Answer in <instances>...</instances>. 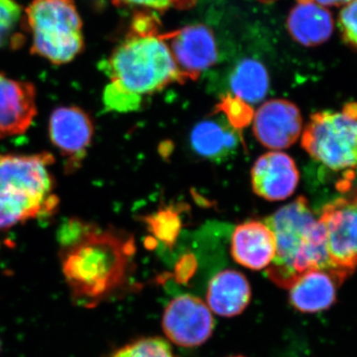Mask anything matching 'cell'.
<instances>
[{"label": "cell", "mask_w": 357, "mask_h": 357, "mask_svg": "<svg viewBox=\"0 0 357 357\" xmlns=\"http://www.w3.org/2000/svg\"><path fill=\"white\" fill-rule=\"evenodd\" d=\"M302 146L310 156L335 171L357 168V102L340 112L312 114L303 133Z\"/></svg>", "instance_id": "obj_5"}, {"label": "cell", "mask_w": 357, "mask_h": 357, "mask_svg": "<svg viewBox=\"0 0 357 357\" xmlns=\"http://www.w3.org/2000/svg\"><path fill=\"white\" fill-rule=\"evenodd\" d=\"M96 227V225L93 223L86 222L81 218H72L66 220L59 227L57 236H56L60 244L61 251L73 248L81 243Z\"/></svg>", "instance_id": "obj_23"}, {"label": "cell", "mask_w": 357, "mask_h": 357, "mask_svg": "<svg viewBox=\"0 0 357 357\" xmlns=\"http://www.w3.org/2000/svg\"><path fill=\"white\" fill-rule=\"evenodd\" d=\"M303 119L300 109L285 100L265 102L253 116L255 137L269 149L290 147L302 132Z\"/></svg>", "instance_id": "obj_11"}, {"label": "cell", "mask_w": 357, "mask_h": 357, "mask_svg": "<svg viewBox=\"0 0 357 357\" xmlns=\"http://www.w3.org/2000/svg\"><path fill=\"white\" fill-rule=\"evenodd\" d=\"M260 1L265 2V3H269V2L274 1V0H260Z\"/></svg>", "instance_id": "obj_29"}, {"label": "cell", "mask_w": 357, "mask_h": 357, "mask_svg": "<svg viewBox=\"0 0 357 357\" xmlns=\"http://www.w3.org/2000/svg\"><path fill=\"white\" fill-rule=\"evenodd\" d=\"M230 89L234 96L248 105L262 102L269 91L266 68L255 59H244L230 76Z\"/></svg>", "instance_id": "obj_19"}, {"label": "cell", "mask_w": 357, "mask_h": 357, "mask_svg": "<svg viewBox=\"0 0 357 357\" xmlns=\"http://www.w3.org/2000/svg\"><path fill=\"white\" fill-rule=\"evenodd\" d=\"M198 0H112L115 6H136L142 8L152 9V10L164 11L169 9L192 8L196 6Z\"/></svg>", "instance_id": "obj_26"}, {"label": "cell", "mask_w": 357, "mask_h": 357, "mask_svg": "<svg viewBox=\"0 0 357 357\" xmlns=\"http://www.w3.org/2000/svg\"><path fill=\"white\" fill-rule=\"evenodd\" d=\"M251 289L248 279L236 270H225L211 279L206 291V304L218 316H237L248 306Z\"/></svg>", "instance_id": "obj_17"}, {"label": "cell", "mask_w": 357, "mask_h": 357, "mask_svg": "<svg viewBox=\"0 0 357 357\" xmlns=\"http://www.w3.org/2000/svg\"><path fill=\"white\" fill-rule=\"evenodd\" d=\"M103 102L107 109L114 112H131L139 107L141 98L109 84L103 93Z\"/></svg>", "instance_id": "obj_25"}, {"label": "cell", "mask_w": 357, "mask_h": 357, "mask_svg": "<svg viewBox=\"0 0 357 357\" xmlns=\"http://www.w3.org/2000/svg\"><path fill=\"white\" fill-rule=\"evenodd\" d=\"M28 220L27 213L20 204L13 199L0 197V230L10 229Z\"/></svg>", "instance_id": "obj_27"}, {"label": "cell", "mask_w": 357, "mask_h": 357, "mask_svg": "<svg viewBox=\"0 0 357 357\" xmlns=\"http://www.w3.org/2000/svg\"><path fill=\"white\" fill-rule=\"evenodd\" d=\"M110 357H176L161 337H147L124 345Z\"/></svg>", "instance_id": "obj_21"}, {"label": "cell", "mask_w": 357, "mask_h": 357, "mask_svg": "<svg viewBox=\"0 0 357 357\" xmlns=\"http://www.w3.org/2000/svg\"><path fill=\"white\" fill-rule=\"evenodd\" d=\"M103 72L110 84L139 98L185 83L158 20L145 13L134 15L128 34L103 63Z\"/></svg>", "instance_id": "obj_1"}, {"label": "cell", "mask_w": 357, "mask_h": 357, "mask_svg": "<svg viewBox=\"0 0 357 357\" xmlns=\"http://www.w3.org/2000/svg\"><path fill=\"white\" fill-rule=\"evenodd\" d=\"M36 89L0 73V139L25 133L36 116Z\"/></svg>", "instance_id": "obj_12"}, {"label": "cell", "mask_w": 357, "mask_h": 357, "mask_svg": "<svg viewBox=\"0 0 357 357\" xmlns=\"http://www.w3.org/2000/svg\"><path fill=\"white\" fill-rule=\"evenodd\" d=\"M93 121L89 114L77 107H59L49 119V137L54 146L69 158L68 168L79 167L93 140Z\"/></svg>", "instance_id": "obj_10"}, {"label": "cell", "mask_w": 357, "mask_h": 357, "mask_svg": "<svg viewBox=\"0 0 357 357\" xmlns=\"http://www.w3.org/2000/svg\"><path fill=\"white\" fill-rule=\"evenodd\" d=\"M337 27L342 41L357 51V0L345 4L338 15Z\"/></svg>", "instance_id": "obj_24"}, {"label": "cell", "mask_w": 357, "mask_h": 357, "mask_svg": "<svg viewBox=\"0 0 357 357\" xmlns=\"http://www.w3.org/2000/svg\"><path fill=\"white\" fill-rule=\"evenodd\" d=\"M287 29L298 43L316 47L331 38L335 20L332 13L314 0H296L289 13Z\"/></svg>", "instance_id": "obj_15"}, {"label": "cell", "mask_w": 357, "mask_h": 357, "mask_svg": "<svg viewBox=\"0 0 357 357\" xmlns=\"http://www.w3.org/2000/svg\"><path fill=\"white\" fill-rule=\"evenodd\" d=\"M24 20L31 53L52 64H68L84 50L83 22L74 0H33Z\"/></svg>", "instance_id": "obj_4"}, {"label": "cell", "mask_w": 357, "mask_h": 357, "mask_svg": "<svg viewBox=\"0 0 357 357\" xmlns=\"http://www.w3.org/2000/svg\"><path fill=\"white\" fill-rule=\"evenodd\" d=\"M318 2L321 6H344L345 4L351 2V0H314Z\"/></svg>", "instance_id": "obj_28"}, {"label": "cell", "mask_w": 357, "mask_h": 357, "mask_svg": "<svg viewBox=\"0 0 357 357\" xmlns=\"http://www.w3.org/2000/svg\"><path fill=\"white\" fill-rule=\"evenodd\" d=\"M234 357H243V356H234Z\"/></svg>", "instance_id": "obj_30"}, {"label": "cell", "mask_w": 357, "mask_h": 357, "mask_svg": "<svg viewBox=\"0 0 357 357\" xmlns=\"http://www.w3.org/2000/svg\"><path fill=\"white\" fill-rule=\"evenodd\" d=\"M184 82L197 79L204 70L215 64L218 48L208 26H185L172 32L162 33Z\"/></svg>", "instance_id": "obj_9"}, {"label": "cell", "mask_w": 357, "mask_h": 357, "mask_svg": "<svg viewBox=\"0 0 357 357\" xmlns=\"http://www.w3.org/2000/svg\"><path fill=\"white\" fill-rule=\"evenodd\" d=\"M237 135V130L225 117L204 119L192 129L191 144L192 149L203 158L220 160L236 151L239 143Z\"/></svg>", "instance_id": "obj_18"}, {"label": "cell", "mask_w": 357, "mask_h": 357, "mask_svg": "<svg viewBox=\"0 0 357 357\" xmlns=\"http://www.w3.org/2000/svg\"><path fill=\"white\" fill-rule=\"evenodd\" d=\"M265 223L276 241V255L266 268L267 275L279 287L290 289L312 269L326 270L344 278L349 276L331 262L326 230L304 197L277 211Z\"/></svg>", "instance_id": "obj_3"}, {"label": "cell", "mask_w": 357, "mask_h": 357, "mask_svg": "<svg viewBox=\"0 0 357 357\" xmlns=\"http://www.w3.org/2000/svg\"><path fill=\"white\" fill-rule=\"evenodd\" d=\"M135 251L132 237L96 225L73 248L61 251L65 280L81 306L95 307L123 283Z\"/></svg>", "instance_id": "obj_2"}, {"label": "cell", "mask_w": 357, "mask_h": 357, "mask_svg": "<svg viewBox=\"0 0 357 357\" xmlns=\"http://www.w3.org/2000/svg\"><path fill=\"white\" fill-rule=\"evenodd\" d=\"M215 319L210 307L192 295L171 301L163 316V330L174 344L185 347L203 344L211 337Z\"/></svg>", "instance_id": "obj_8"}, {"label": "cell", "mask_w": 357, "mask_h": 357, "mask_svg": "<svg viewBox=\"0 0 357 357\" xmlns=\"http://www.w3.org/2000/svg\"><path fill=\"white\" fill-rule=\"evenodd\" d=\"M217 112H222L223 117L236 130L248 126L255 116L250 105L234 96H223L217 105Z\"/></svg>", "instance_id": "obj_22"}, {"label": "cell", "mask_w": 357, "mask_h": 357, "mask_svg": "<svg viewBox=\"0 0 357 357\" xmlns=\"http://www.w3.org/2000/svg\"><path fill=\"white\" fill-rule=\"evenodd\" d=\"M344 279L326 270H309L291 286V303L303 312L325 311L335 302L337 286Z\"/></svg>", "instance_id": "obj_16"}, {"label": "cell", "mask_w": 357, "mask_h": 357, "mask_svg": "<svg viewBox=\"0 0 357 357\" xmlns=\"http://www.w3.org/2000/svg\"><path fill=\"white\" fill-rule=\"evenodd\" d=\"M22 24V11L15 0H0V48L18 47L22 43L18 28Z\"/></svg>", "instance_id": "obj_20"}, {"label": "cell", "mask_w": 357, "mask_h": 357, "mask_svg": "<svg viewBox=\"0 0 357 357\" xmlns=\"http://www.w3.org/2000/svg\"><path fill=\"white\" fill-rule=\"evenodd\" d=\"M299 183L295 162L283 152H268L253 165L251 184L256 195L268 201H283L292 196Z\"/></svg>", "instance_id": "obj_13"}, {"label": "cell", "mask_w": 357, "mask_h": 357, "mask_svg": "<svg viewBox=\"0 0 357 357\" xmlns=\"http://www.w3.org/2000/svg\"><path fill=\"white\" fill-rule=\"evenodd\" d=\"M230 251L238 264L262 270L273 261L276 241L266 223L251 220L237 225L232 234Z\"/></svg>", "instance_id": "obj_14"}, {"label": "cell", "mask_w": 357, "mask_h": 357, "mask_svg": "<svg viewBox=\"0 0 357 357\" xmlns=\"http://www.w3.org/2000/svg\"><path fill=\"white\" fill-rule=\"evenodd\" d=\"M54 163L48 152L0 155V197L22 199L43 208L48 218L54 215L59 206L50 171Z\"/></svg>", "instance_id": "obj_6"}, {"label": "cell", "mask_w": 357, "mask_h": 357, "mask_svg": "<svg viewBox=\"0 0 357 357\" xmlns=\"http://www.w3.org/2000/svg\"><path fill=\"white\" fill-rule=\"evenodd\" d=\"M319 222L333 266L349 275L357 268V189L326 204Z\"/></svg>", "instance_id": "obj_7"}]
</instances>
